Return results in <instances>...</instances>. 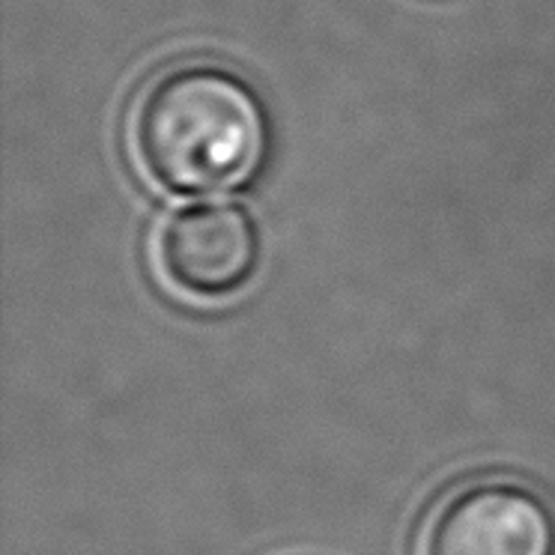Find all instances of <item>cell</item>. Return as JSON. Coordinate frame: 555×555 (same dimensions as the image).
<instances>
[{
  "label": "cell",
  "instance_id": "obj_3",
  "mask_svg": "<svg viewBox=\"0 0 555 555\" xmlns=\"http://www.w3.org/2000/svg\"><path fill=\"white\" fill-rule=\"evenodd\" d=\"M158 260L177 291L221 299L248 284L260 260V240L251 216L240 206H185L165 221Z\"/></svg>",
  "mask_w": 555,
  "mask_h": 555
},
{
  "label": "cell",
  "instance_id": "obj_2",
  "mask_svg": "<svg viewBox=\"0 0 555 555\" xmlns=\"http://www.w3.org/2000/svg\"><path fill=\"white\" fill-rule=\"evenodd\" d=\"M424 555H555V519L519 483H469L434 514Z\"/></svg>",
  "mask_w": 555,
  "mask_h": 555
},
{
  "label": "cell",
  "instance_id": "obj_1",
  "mask_svg": "<svg viewBox=\"0 0 555 555\" xmlns=\"http://www.w3.org/2000/svg\"><path fill=\"white\" fill-rule=\"evenodd\" d=\"M141 168L177 194H221L251 182L269 153L260 99L216 63H180L153 75L132 108Z\"/></svg>",
  "mask_w": 555,
  "mask_h": 555
}]
</instances>
